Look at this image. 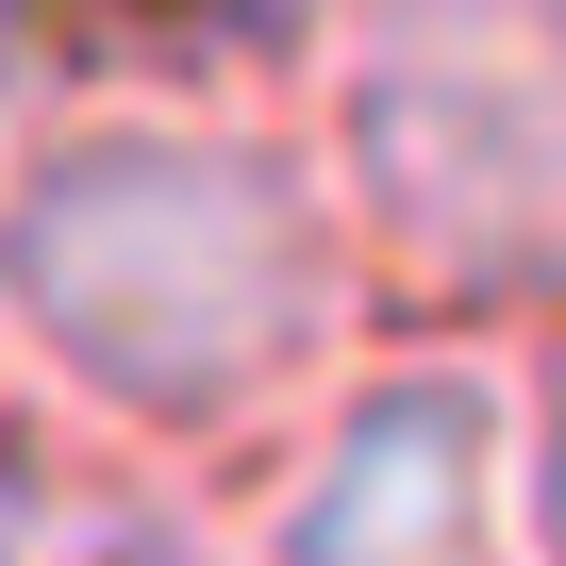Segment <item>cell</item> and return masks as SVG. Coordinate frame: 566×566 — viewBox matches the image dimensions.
Returning <instances> with one entry per match:
<instances>
[{"instance_id":"6da1fadb","label":"cell","mask_w":566,"mask_h":566,"mask_svg":"<svg viewBox=\"0 0 566 566\" xmlns=\"http://www.w3.org/2000/svg\"><path fill=\"white\" fill-rule=\"evenodd\" d=\"M384 334L334 167L250 51H67L0 101V384L217 483Z\"/></svg>"},{"instance_id":"7a4b0ae2","label":"cell","mask_w":566,"mask_h":566,"mask_svg":"<svg viewBox=\"0 0 566 566\" xmlns=\"http://www.w3.org/2000/svg\"><path fill=\"white\" fill-rule=\"evenodd\" d=\"M266 67L384 317H566V0H283Z\"/></svg>"},{"instance_id":"3957f363","label":"cell","mask_w":566,"mask_h":566,"mask_svg":"<svg viewBox=\"0 0 566 566\" xmlns=\"http://www.w3.org/2000/svg\"><path fill=\"white\" fill-rule=\"evenodd\" d=\"M200 566H566L533 334L384 317L266 450L200 483Z\"/></svg>"},{"instance_id":"277c9868","label":"cell","mask_w":566,"mask_h":566,"mask_svg":"<svg viewBox=\"0 0 566 566\" xmlns=\"http://www.w3.org/2000/svg\"><path fill=\"white\" fill-rule=\"evenodd\" d=\"M533 384H549V549H566V317L533 334Z\"/></svg>"},{"instance_id":"5b68a950","label":"cell","mask_w":566,"mask_h":566,"mask_svg":"<svg viewBox=\"0 0 566 566\" xmlns=\"http://www.w3.org/2000/svg\"><path fill=\"white\" fill-rule=\"evenodd\" d=\"M233 51H283V0H233Z\"/></svg>"},{"instance_id":"8992f818","label":"cell","mask_w":566,"mask_h":566,"mask_svg":"<svg viewBox=\"0 0 566 566\" xmlns=\"http://www.w3.org/2000/svg\"><path fill=\"white\" fill-rule=\"evenodd\" d=\"M51 18H67V0H51Z\"/></svg>"},{"instance_id":"52a82bcc","label":"cell","mask_w":566,"mask_h":566,"mask_svg":"<svg viewBox=\"0 0 566 566\" xmlns=\"http://www.w3.org/2000/svg\"><path fill=\"white\" fill-rule=\"evenodd\" d=\"M0 400H18V384H0Z\"/></svg>"}]
</instances>
